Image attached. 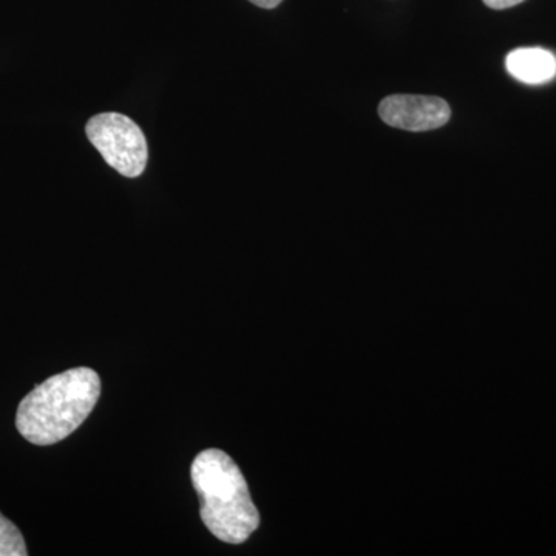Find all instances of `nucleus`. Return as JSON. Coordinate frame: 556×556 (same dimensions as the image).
<instances>
[{
    "instance_id": "8",
    "label": "nucleus",
    "mask_w": 556,
    "mask_h": 556,
    "mask_svg": "<svg viewBox=\"0 0 556 556\" xmlns=\"http://www.w3.org/2000/svg\"><path fill=\"white\" fill-rule=\"evenodd\" d=\"M249 2L254 3V5L260 7V9L273 10L277 9L283 0H249Z\"/></svg>"
},
{
    "instance_id": "6",
    "label": "nucleus",
    "mask_w": 556,
    "mask_h": 556,
    "mask_svg": "<svg viewBox=\"0 0 556 556\" xmlns=\"http://www.w3.org/2000/svg\"><path fill=\"white\" fill-rule=\"evenodd\" d=\"M27 544L21 530L0 514V556H27Z\"/></svg>"
},
{
    "instance_id": "4",
    "label": "nucleus",
    "mask_w": 556,
    "mask_h": 556,
    "mask_svg": "<svg viewBox=\"0 0 556 556\" xmlns=\"http://www.w3.org/2000/svg\"><path fill=\"white\" fill-rule=\"evenodd\" d=\"M379 116L388 126L408 131L444 127L452 116L448 102L438 97L391 94L379 105Z\"/></svg>"
},
{
    "instance_id": "7",
    "label": "nucleus",
    "mask_w": 556,
    "mask_h": 556,
    "mask_svg": "<svg viewBox=\"0 0 556 556\" xmlns=\"http://www.w3.org/2000/svg\"><path fill=\"white\" fill-rule=\"evenodd\" d=\"M489 9L493 10H507L511 9V7H517L519 3L525 2V0H482Z\"/></svg>"
},
{
    "instance_id": "2",
    "label": "nucleus",
    "mask_w": 556,
    "mask_h": 556,
    "mask_svg": "<svg viewBox=\"0 0 556 556\" xmlns=\"http://www.w3.org/2000/svg\"><path fill=\"white\" fill-rule=\"evenodd\" d=\"M190 478L200 496V515L208 532L229 544H241L260 526L247 479L232 457L217 448L193 459Z\"/></svg>"
},
{
    "instance_id": "3",
    "label": "nucleus",
    "mask_w": 556,
    "mask_h": 556,
    "mask_svg": "<svg viewBox=\"0 0 556 556\" xmlns=\"http://www.w3.org/2000/svg\"><path fill=\"white\" fill-rule=\"evenodd\" d=\"M87 137L110 167L137 178L148 166V139L135 121L121 113H101L86 126Z\"/></svg>"
},
{
    "instance_id": "5",
    "label": "nucleus",
    "mask_w": 556,
    "mask_h": 556,
    "mask_svg": "<svg viewBox=\"0 0 556 556\" xmlns=\"http://www.w3.org/2000/svg\"><path fill=\"white\" fill-rule=\"evenodd\" d=\"M507 72L530 86H541L556 76V58L544 49H517L506 58Z\"/></svg>"
},
{
    "instance_id": "1",
    "label": "nucleus",
    "mask_w": 556,
    "mask_h": 556,
    "mask_svg": "<svg viewBox=\"0 0 556 556\" xmlns=\"http://www.w3.org/2000/svg\"><path fill=\"white\" fill-rule=\"evenodd\" d=\"M101 396V379L94 369L79 367L51 376L22 399L17 431L31 444L53 445L78 430Z\"/></svg>"
}]
</instances>
